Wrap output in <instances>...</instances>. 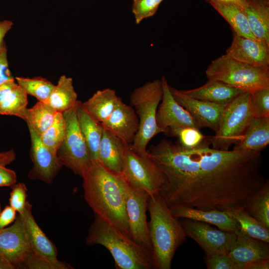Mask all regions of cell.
I'll return each mask as SVG.
<instances>
[{"instance_id": "obj_1", "label": "cell", "mask_w": 269, "mask_h": 269, "mask_svg": "<svg viewBox=\"0 0 269 269\" xmlns=\"http://www.w3.org/2000/svg\"><path fill=\"white\" fill-rule=\"evenodd\" d=\"M210 146L208 136L192 148L164 138L147 150L164 175L159 194L169 208L225 212L244 209L249 197L267 180L261 171L262 151Z\"/></svg>"}, {"instance_id": "obj_2", "label": "cell", "mask_w": 269, "mask_h": 269, "mask_svg": "<svg viewBox=\"0 0 269 269\" xmlns=\"http://www.w3.org/2000/svg\"><path fill=\"white\" fill-rule=\"evenodd\" d=\"M82 177L84 199L95 215L132 238L125 207L128 182L122 174L95 160Z\"/></svg>"}, {"instance_id": "obj_3", "label": "cell", "mask_w": 269, "mask_h": 269, "mask_svg": "<svg viewBox=\"0 0 269 269\" xmlns=\"http://www.w3.org/2000/svg\"><path fill=\"white\" fill-rule=\"evenodd\" d=\"M147 210L154 268L170 269L177 249L187 238L184 229L159 194L149 197Z\"/></svg>"}, {"instance_id": "obj_4", "label": "cell", "mask_w": 269, "mask_h": 269, "mask_svg": "<svg viewBox=\"0 0 269 269\" xmlns=\"http://www.w3.org/2000/svg\"><path fill=\"white\" fill-rule=\"evenodd\" d=\"M86 243L105 247L112 255L117 269H155L151 252L96 215L89 228Z\"/></svg>"}, {"instance_id": "obj_5", "label": "cell", "mask_w": 269, "mask_h": 269, "mask_svg": "<svg viewBox=\"0 0 269 269\" xmlns=\"http://www.w3.org/2000/svg\"><path fill=\"white\" fill-rule=\"evenodd\" d=\"M161 80L155 79L135 89L130 98V105L138 117L139 129L132 149L142 157H147V146L156 134L162 133L156 124V112L162 97Z\"/></svg>"}, {"instance_id": "obj_6", "label": "cell", "mask_w": 269, "mask_h": 269, "mask_svg": "<svg viewBox=\"0 0 269 269\" xmlns=\"http://www.w3.org/2000/svg\"><path fill=\"white\" fill-rule=\"evenodd\" d=\"M206 75L208 80L220 81L244 92L269 88V69L240 62L226 54L212 61Z\"/></svg>"}, {"instance_id": "obj_7", "label": "cell", "mask_w": 269, "mask_h": 269, "mask_svg": "<svg viewBox=\"0 0 269 269\" xmlns=\"http://www.w3.org/2000/svg\"><path fill=\"white\" fill-rule=\"evenodd\" d=\"M250 95L251 93L243 92L227 105L218 131L208 136L212 147L227 150L241 139L254 117L250 105Z\"/></svg>"}, {"instance_id": "obj_8", "label": "cell", "mask_w": 269, "mask_h": 269, "mask_svg": "<svg viewBox=\"0 0 269 269\" xmlns=\"http://www.w3.org/2000/svg\"><path fill=\"white\" fill-rule=\"evenodd\" d=\"M121 173L130 185L149 196L159 194L165 182L163 173L148 155L139 156L128 144L125 147Z\"/></svg>"}, {"instance_id": "obj_9", "label": "cell", "mask_w": 269, "mask_h": 269, "mask_svg": "<svg viewBox=\"0 0 269 269\" xmlns=\"http://www.w3.org/2000/svg\"><path fill=\"white\" fill-rule=\"evenodd\" d=\"M75 105L63 113L66 123V133L56 154L63 166L70 169L75 174L82 177L91 160L79 128Z\"/></svg>"}, {"instance_id": "obj_10", "label": "cell", "mask_w": 269, "mask_h": 269, "mask_svg": "<svg viewBox=\"0 0 269 269\" xmlns=\"http://www.w3.org/2000/svg\"><path fill=\"white\" fill-rule=\"evenodd\" d=\"M179 220L187 237L195 241L205 255L228 254L235 242L236 233L218 229L200 221L185 218Z\"/></svg>"}, {"instance_id": "obj_11", "label": "cell", "mask_w": 269, "mask_h": 269, "mask_svg": "<svg viewBox=\"0 0 269 269\" xmlns=\"http://www.w3.org/2000/svg\"><path fill=\"white\" fill-rule=\"evenodd\" d=\"M34 253L23 217L18 214L11 226L0 229V255L14 269H24L26 261Z\"/></svg>"}, {"instance_id": "obj_12", "label": "cell", "mask_w": 269, "mask_h": 269, "mask_svg": "<svg viewBox=\"0 0 269 269\" xmlns=\"http://www.w3.org/2000/svg\"><path fill=\"white\" fill-rule=\"evenodd\" d=\"M149 197L145 191L128 183L125 207L131 237L137 244L152 253L146 214Z\"/></svg>"}, {"instance_id": "obj_13", "label": "cell", "mask_w": 269, "mask_h": 269, "mask_svg": "<svg viewBox=\"0 0 269 269\" xmlns=\"http://www.w3.org/2000/svg\"><path fill=\"white\" fill-rule=\"evenodd\" d=\"M161 80L162 97L156 116L158 128L162 133L169 135L174 131L182 128L192 127L199 129L190 114L173 97L165 76H163Z\"/></svg>"}, {"instance_id": "obj_14", "label": "cell", "mask_w": 269, "mask_h": 269, "mask_svg": "<svg viewBox=\"0 0 269 269\" xmlns=\"http://www.w3.org/2000/svg\"><path fill=\"white\" fill-rule=\"evenodd\" d=\"M30 139V156L33 166L29 171L30 180H38L51 184L62 167L56 153L41 141L40 135L29 125Z\"/></svg>"}, {"instance_id": "obj_15", "label": "cell", "mask_w": 269, "mask_h": 269, "mask_svg": "<svg viewBox=\"0 0 269 269\" xmlns=\"http://www.w3.org/2000/svg\"><path fill=\"white\" fill-rule=\"evenodd\" d=\"M169 89L175 100L190 114L199 129L208 128L215 133L218 131L227 105L194 99L170 86Z\"/></svg>"}, {"instance_id": "obj_16", "label": "cell", "mask_w": 269, "mask_h": 269, "mask_svg": "<svg viewBox=\"0 0 269 269\" xmlns=\"http://www.w3.org/2000/svg\"><path fill=\"white\" fill-rule=\"evenodd\" d=\"M31 210L32 205L27 201L25 209L20 214L23 217L28 239L34 252L55 264L59 269H73L70 264L58 259L56 246L38 225Z\"/></svg>"}, {"instance_id": "obj_17", "label": "cell", "mask_w": 269, "mask_h": 269, "mask_svg": "<svg viewBox=\"0 0 269 269\" xmlns=\"http://www.w3.org/2000/svg\"><path fill=\"white\" fill-rule=\"evenodd\" d=\"M225 54L240 62L269 69V46L257 39L233 32L231 44Z\"/></svg>"}, {"instance_id": "obj_18", "label": "cell", "mask_w": 269, "mask_h": 269, "mask_svg": "<svg viewBox=\"0 0 269 269\" xmlns=\"http://www.w3.org/2000/svg\"><path fill=\"white\" fill-rule=\"evenodd\" d=\"M103 129L131 144L139 129V120L134 109L122 99L110 117L101 123Z\"/></svg>"}, {"instance_id": "obj_19", "label": "cell", "mask_w": 269, "mask_h": 269, "mask_svg": "<svg viewBox=\"0 0 269 269\" xmlns=\"http://www.w3.org/2000/svg\"><path fill=\"white\" fill-rule=\"evenodd\" d=\"M228 255L242 269L251 263L269 259V243L251 237L240 229Z\"/></svg>"}, {"instance_id": "obj_20", "label": "cell", "mask_w": 269, "mask_h": 269, "mask_svg": "<svg viewBox=\"0 0 269 269\" xmlns=\"http://www.w3.org/2000/svg\"><path fill=\"white\" fill-rule=\"evenodd\" d=\"M173 215L178 219L185 218L213 225L218 229L237 233L240 229L236 220L227 212L218 210H204L178 206L170 208Z\"/></svg>"}, {"instance_id": "obj_21", "label": "cell", "mask_w": 269, "mask_h": 269, "mask_svg": "<svg viewBox=\"0 0 269 269\" xmlns=\"http://www.w3.org/2000/svg\"><path fill=\"white\" fill-rule=\"evenodd\" d=\"M181 91L190 97L221 105H228L244 92L215 80H208L204 85L197 88Z\"/></svg>"}, {"instance_id": "obj_22", "label": "cell", "mask_w": 269, "mask_h": 269, "mask_svg": "<svg viewBox=\"0 0 269 269\" xmlns=\"http://www.w3.org/2000/svg\"><path fill=\"white\" fill-rule=\"evenodd\" d=\"M27 94L15 80L0 85V115L13 116L24 120Z\"/></svg>"}, {"instance_id": "obj_23", "label": "cell", "mask_w": 269, "mask_h": 269, "mask_svg": "<svg viewBox=\"0 0 269 269\" xmlns=\"http://www.w3.org/2000/svg\"><path fill=\"white\" fill-rule=\"evenodd\" d=\"M269 143V118L253 117L233 149L262 151Z\"/></svg>"}, {"instance_id": "obj_24", "label": "cell", "mask_w": 269, "mask_h": 269, "mask_svg": "<svg viewBox=\"0 0 269 269\" xmlns=\"http://www.w3.org/2000/svg\"><path fill=\"white\" fill-rule=\"evenodd\" d=\"M75 110L80 131L87 145L91 161H99V148L103 128L85 110L77 101Z\"/></svg>"}, {"instance_id": "obj_25", "label": "cell", "mask_w": 269, "mask_h": 269, "mask_svg": "<svg viewBox=\"0 0 269 269\" xmlns=\"http://www.w3.org/2000/svg\"><path fill=\"white\" fill-rule=\"evenodd\" d=\"M126 144L120 138L103 129L99 148V161L110 170L121 173Z\"/></svg>"}, {"instance_id": "obj_26", "label": "cell", "mask_w": 269, "mask_h": 269, "mask_svg": "<svg viewBox=\"0 0 269 269\" xmlns=\"http://www.w3.org/2000/svg\"><path fill=\"white\" fill-rule=\"evenodd\" d=\"M243 7L251 31L259 41L269 46V3L247 0Z\"/></svg>"}, {"instance_id": "obj_27", "label": "cell", "mask_w": 269, "mask_h": 269, "mask_svg": "<svg viewBox=\"0 0 269 269\" xmlns=\"http://www.w3.org/2000/svg\"><path fill=\"white\" fill-rule=\"evenodd\" d=\"M121 100L115 90L107 88L98 90L82 105L89 115L101 124L110 117Z\"/></svg>"}, {"instance_id": "obj_28", "label": "cell", "mask_w": 269, "mask_h": 269, "mask_svg": "<svg viewBox=\"0 0 269 269\" xmlns=\"http://www.w3.org/2000/svg\"><path fill=\"white\" fill-rule=\"evenodd\" d=\"M209 3L229 23L234 32L240 36L257 39L251 31L243 7L232 3L216 1Z\"/></svg>"}, {"instance_id": "obj_29", "label": "cell", "mask_w": 269, "mask_h": 269, "mask_svg": "<svg viewBox=\"0 0 269 269\" xmlns=\"http://www.w3.org/2000/svg\"><path fill=\"white\" fill-rule=\"evenodd\" d=\"M77 97L73 87L72 79L62 75L46 102L57 112L63 113L75 106L78 101Z\"/></svg>"}, {"instance_id": "obj_30", "label": "cell", "mask_w": 269, "mask_h": 269, "mask_svg": "<svg viewBox=\"0 0 269 269\" xmlns=\"http://www.w3.org/2000/svg\"><path fill=\"white\" fill-rule=\"evenodd\" d=\"M244 209L269 229V181L265 183L248 199Z\"/></svg>"}, {"instance_id": "obj_31", "label": "cell", "mask_w": 269, "mask_h": 269, "mask_svg": "<svg viewBox=\"0 0 269 269\" xmlns=\"http://www.w3.org/2000/svg\"><path fill=\"white\" fill-rule=\"evenodd\" d=\"M56 113L48 103L38 101L27 109L24 121L40 135L52 125Z\"/></svg>"}, {"instance_id": "obj_32", "label": "cell", "mask_w": 269, "mask_h": 269, "mask_svg": "<svg viewBox=\"0 0 269 269\" xmlns=\"http://www.w3.org/2000/svg\"><path fill=\"white\" fill-rule=\"evenodd\" d=\"M238 223L240 230L248 236L269 243V229L244 209L227 212Z\"/></svg>"}, {"instance_id": "obj_33", "label": "cell", "mask_w": 269, "mask_h": 269, "mask_svg": "<svg viewBox=\"0 0 269 269\" xmlns=\"http://www.w3.org/2000/svg\"><path fill=\"white\" fill-rule=\"evenodd\" d=\"M15 80L27 95L35 97L38 101L45 102L47 101L55 86L51 81L41 77H16Z\"/></svg>"}, {"instance_id": "obj_34", "label": "cell", "mask_w": 269, "mask_h": 269, "mask_svg": "<svg viewBox=\"0 0 269 269\" xmlns=\"http://www.w3.org/2000/svg\"><path fill=\"white\" fill-rule=\"evenodd\" d=\"M65 133L66 123L63 113L57 112L52 125L40 137L42 142L56 153L65 137Z\"/></svg>"}, {"instance_id": "obj_35", "label": "cell", "mask_w": 269, "mask_h": 269, "mask_svg": "<svg viewBox=\"0 0 269 269\" xmlns=\"http://www.w3.org/2000/svg\"><path fill=\"white\" fill-rule=\"evenodd\" d=\"M250 105L254 117L269 118V88L251 93Z\"/></svg>"}, {"instance_id": "obj_36", "label": "cell", "mask_w": 269, "mask_h": 269, "mask_svg": "<svg viewBox=\"0 0 269 269\" xmlns=\"http://www.w3.org/2000/svg\"><path fill=\"white\" fill-rule=\"evenodd\" d=\"M178 138V142L183 146L192 148L199 145L206 137L199 129L192 127H185L177 129L170 134Z\"/></svg>"}, {"instance_id": "obj_37", "label": "cell", "mask_w": 269, "mask_h": 269, "mask_svg": "<svg viewBox=\"0 0 269 269\" xmlns=\"http://www.w3.org/2000/svg\"><path fill=\"white\" fill-rule=\"evenodd\" d=\"M163 0H133L132 12L135 22L139 24L145 18L152 16Z\"/></svg>"}, {"instance_id": "obj_38", "label": "cell", "mask_w": 269, "mask_h": 269, "mask_svg": "<svg viewBox=\"0 0 269 269\" xmlns=\"http://www.w3.org/2000/svg\"><path fill=\"white\" fill-rule=\"evenodd\" d=\"M205 262L208 269H242L226 253L206 255Z\"/></svg>"}, {"instance_id": "obj_39", "label": "cell", "mask_w": 269, "mask_h": 269, "mask_svg": "<svg viewBox=\"0 0 269 269\" xmlns=\"http://www.w3.org/2000/svg\"><path fill=\"white\" fill-rule=\"evenodd\" d=\"M11 187L9 198V205L20 214L24 211L27 202V187L25 184L21 182L15 184Z\"/></svg>"}, {"instance_id": "obj_40", "label": "cell", "mask_w": 269, "mask_h": 269, "mask_svg": "<svg viewBox=\"0 0 269 269\" xmlns=\"http://www.w3.org/2000/svg\"><path fill=\"white\" fill-rule=\"evenodd\" d=\"M24 269H59L57 266L34 253L26 261Z\"/></svg>"}, {"instance_id": "obj_41", "label": "cell", "mask_w": 269, "mask_h": 269, "mask_svg": "<svg viewBox=\"0 0 269 269\" xmlns=\"http://www.w3.org/2000/svg\"><path fill=\"white\" fill-rule=\"evenodd\" d=\"M14 80L9 69L7 50L5 45L0 52V85Z\"/></svg>"}, {"instance_id": "obj_42", "label": "cell", "mask_w": 269, "mask_h": 269, "mask_svg": "<svg viewBox=\"0 0 269 269\" xmlns=\"http://www.w3.org/2000/svg\"><path fill=\"white\" fill-rule=\"evenodd\" d=\"M15 172L0 164V187H11L16 182Z\"/></svg>"}, {"instance_id": "obj_43", "label": "cell", "mask_w": 269, "mask_h": 269, "mask_svg": "<svg viewBox=\"0 0 269 269\" xmlns=\"http://www.w3.org/2000/svg\"><path fill=\"white\" fill-rule=\"evenodd\" d=\"M16 211L10 205L6 206L0 212V229L4 228L13 222L16 218Z\"/></svg>"}, {"instance_id": "obj_44", "label": "cell", "mask_w": 269, "mask_h": 269, "mask_svg": "<svg viewBox=\"0 0 269 269\" xmlns=\"http://www.w3.org/2000/svg\"><path fill=\"white\" fill-rule=\"evenodd\" d=\"M13 25V22L9 20L0 21V52L6 45L4 41V37L11 29Z\"/></svg>"}, {"instance_id": "obj_45", "label": "cell", "mask_w": 269, "mask_h": 269, "mask_svg": "<svg viewBox=\"0 0 269 269\" xmlns=\"http://www.w3.org/2000/svg\"><path fill=\"white\" fill-rule=\"evenodd\" d=\"M16 158V153L13 149L0 152V164L6 166L12 162Z\"/></svg>"}, {"instance_id": "obj_46", "label": "cell", "mask_w": 269, "mask_h": 269, "mask_svg": "<svg viewBox=\"0 0 269 269\" xmlns=\"http://www.w3.org/2000/svg\"><path fill=\"white\" fill-rule=\"evenodd\" d=\"M269 259L256 261L245 266L244 269H269Z\"/></svg>"}, {"instance_id": "obj_47", "label": "cell", "mask_w": 269, "mask_h": 269, "mask_svg": "<svg viewBox=\"0 0 269 269\" xmlns=\"http://www.w3.org/2000/svg\"><path fill=\"white\" fill-rule=\"evenodd\" d=\"M208 2L211 1H216L219 2L223 3H232L237 4L243 7H245L247 5V0H204Z\"/></svg>"}, {"instance_id": "obj_48", "label": "cell", "mask_w": 269, "mask_h": 269, "mask_svg": "<svg viewBox=\"0 0 269 269\" xmlns=\"http://www.w3.org/2000/svg\"><path fill=\"white\" fill-rule=\"evenodd\" d=\"M0 269H14V268L8 260L0 255Z\"/></svg>"}, {"instance_id": "obj_49", "label": "cell", "mask_w": 269, "mask_h": 269, "mask_svg": "<svg viewBox=\"0 0 269 269\" xmlns=\"http://www.w3.org/2000/svg\"><path fill=\"white\" fill-rule=\"evenodd\" d=\"M263 2L269 3V0H259Z\"/></svg>"}, {"instance_id": "obj_50", "label": "cell", "mask_w": 269, "mask_h": 269, "mask_svg": "<svg viewBox=\"0 0 269 269\" xmlns=\"http://www.w3.org/2000/svg\"><path fill=\"white\" fill-rule=\"evenodd\" d=\"M1 211V206H0V212Z\"/></svg>"}]
</instances>
